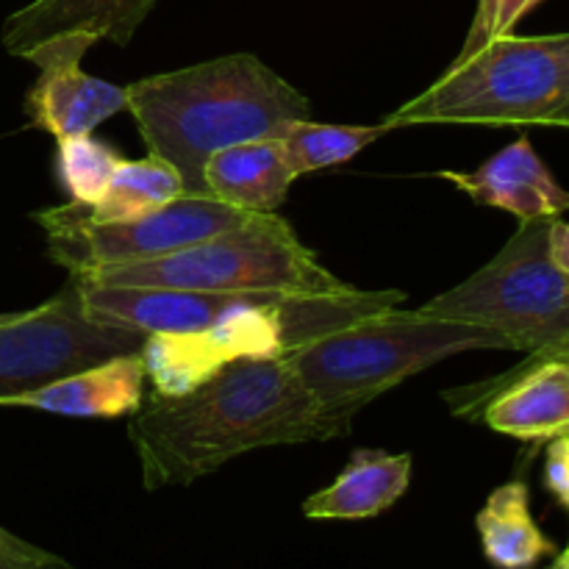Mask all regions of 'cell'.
<instances>
[{"label":"cell","mask_w":569,"mask_h":569,"mask_svg":"<svg viewBox=\"0 0 569 569\" xmlns=\"http://www.w3.org/2000/svg\"><path fill=\"white\" fill-rule=\"evenodd\" d=\"M128 439L144 489L189 487L237 456L278 445L328 442L331 428L287 356L222 367L181 395H144Z\"/></svg>","instance_id":"1"},{"label":"cell","mask_w":569,"mask_h":569,"mask_svg":"<svg viewBox=\"0 0 569 569\" xmlns=\"http://www.w3.org/2000/svg\"><path fill=\"white\" fill-rule=\"evenodd\" d=\"M148 153L170 161L187 194H203L209 156L253 139H278L287 126L311 120L303 92L253 53H228L126 87Z\"/></svg>","instance_id":"2"},{"label":"cell","mask_w":569,"mask_h":569,"mask_svg":"<svg viewBox=\"0 0 569 569\" xmlns=\"http://www.w3.org/2000/svg\"><path fill=\"white\" fill-rule=\"evenodd\" d=\"M467 350H500V342L470 322L433 320L398 306L311 339L289 350L287 361L339 439L367 403Z\"/></svg>","instance_id":"3"},{"label":"cell","mask_w":569,"mask_h":569,"mask_svg":"<svg viewBox=\"0 0 569 569\" xmlns=\"http://www.w3.org/2000/svg\"><path fill=\"white\" fill-rule=\"evenodd\" d=\"M403 292L383 289L345 295H248L203 331L150 333L142 345L148 381L159 395H181L222 367L244 359H276L365 317L398 309Z\"/></svg>","instance_id":"4"},{"label":"cell","mask_w":569,"mask_h":569,"mask_svg":"<svg viewBox=\"0 0 569 569\" xmlns=\"http://www.w3.org/2000/svg\"><path fill=\"white\" fill-rule=\"evenodd\" d=\"M389 128H569V31L492 39L426 92L383 117Z\"/></svg>","instance_id":"5"},{"label":"cell","mask_w":569,"mask_h":569,"mask_svg":"<svg viewBox=\"0 0 569 569\" xmlns=\"http://www.w3.org/2000/svg\"><path fill=\"white\" fill-rule=\"evenodd\" d=\"M553 220H522L495 259L467 281L417 306V315L483 328L498 339L500 350L569 353V276L550 259Z\"/></svg>","instance_id":"6"},{"label":"cell","mask_w":569,"mask_h":569,"mask_svg":"<svg viewBox=\"0 0 569 569\" xmlns=\"http://www.w3.org/2000/svg\"><path fill=\"white\" fill-rule=\"evenodd\" d=\"M76 281L100 287L259 295H345L356 289L322 267L292 226L278 214H256L244 226L161 259L106 267Z\"/></svg>","instance_id":"7"},{"label":"cell","mask_w":569,"mask_h":569,"mask_svg":"<svg viewBox=\"0 0 569 569\" xmlns=\"http://www.w3.org/2000/svg\"><path fill=\"white\" fill-rule=\"evenodd\" d=\"M256 214L203 194H181L144 217L120 222H87L70 206H53L33 214L48 237V256L70 278L92 276L106 267L139 264L170 256L194 242L244 226Z\"/></svg>","instance_id":"8"},{"label":"cell","mask_w":569,"mask_h":569,"mask_svg":"<svg viewBox=\"0 0 569 569\" xmlns=\"http://www.w3.org/2000/svg\"><path fill=\"white\" fill-rule=\"evenodd\" d=\"M144 339L139 331L92 320L70 278L56 298L26 311H6L0 320V400L120 353H137Z\"/></svg>","instance_id":"9"},{"label":"cell","mask_w":569,"mask_h":569,"mask_svg":"<svg viewBox=\"0 0 569 569\" xmlns=\"http://www.w3.org/2000/svg\"><path fill=\"white\" fill-rule=\"evenodd\" d=\"M445 398L456 415H478L492 431L522 442H550L569 433V359L528 356L509 376Z\"/></svg>","instance_id":"10"},{"label":"cell","mask_w":569,"mask_h":569,"mask_svg":"<svg viewBox=\"0 0 569 569\" xmlns=\"http://www.w3.org/2000/svg\"><path fill=\"white\" fill-rule=\"evenodd\" d=\"M92 44L81 33H67L26 56L39 70L26 94V114L33 128L56 139L87 137L117 111H126V87L81 70V59Z\"/></svg>","instance_id":"11"},{"label":"cell","mask_w":569,"mask_h":569,"mask_svg":"<svg viewBox=\"0 0 569 569\" xmlns=\"http://www.w3.org/2000/svg\"><path fill=\"white\" fill-rule=\"evenodd\" d=\"M439 176L470 194L478 206H492L517 220L561 217L569 211V189L556 181L550 167L539 159L531 139L520 137L470 172L442 170Z\"/></svg>","instance_id":"12"},{"label":"cell","mask_w":569,"mask_h":569,"mask_svg":"<svg viewBox=\"0 0 569 569\" xmlns=\"http://www.w3.org/2000/svg\"><path fill=\"white\" fill-rule=\"evenodd\" d=\"M159 0H31L3 22V48L26 59L56 37L81 33L126 48Z\"/></svg>","instance_id":"13"},{"label":"cell","mask_w":569,"mask_h":569,"mask_svg":"<svg viewBox=\"0 0 569 569\" xmlns=\"http://www.w3.org/2000/svg\"><path fill=\"white\" fill-rule=\"evenodd\" d=\"M144 372L142 353H120L87 370L70 372L64 378L31 389L26 395L0 400V406H20V409L48 411L59 417H78V420H120L131 417L144 400Z\"/></svg>","instance_id":"14"},{"label":"cell","mask_w":569,"mask_h":569,"mask_svg":"<svg viewBox=\"0 0 569 569\" xmlns=\"http://www.w3.org/2000/svg\"><path fill=\"white\" fill-rule=\"evenodd\" d=\"M411 483V456L387 450H353L333 483L306 498L309 520H370L392 509Z\"/></svg>","instance_id":"15"},{"label":"cell","mask_w":569,"mask_h":569,"mask_svg":"<svg viewBox=\"0 0 569 569\" xmlns=\"http://www.w3.org/2000/svg\"><path fill=\"white\" fill-rule=\"evenodd\" d=\"M206 192L250 214H276L289 198L295 176L278 139H253L209 156Z\"/></svg>","instance_id":"16"},{"label":"cell","mask_w":569,"mask_h":569,"mask_svg":"<svg viewBox=\"0 0 569 569\" xmlns=\"http://www.w3.org/2000/svg\"><path fill=\"white\" fill-rule=\"evenodd\" d=\"M483 556L498 569H531L545 556L556 553L531 515V495L522 481L495 489L476 517Z\"/></svg>","instance_id":"17"},{"label":"cell","mask_w":569,"mask_h":569,"mask_svg":"<svg viewBox=\"0 0 569 569\" xmlns=\"http://www.w3.org/2000/svg\"><path fill=\"white\" fill-rule=\"evenodd\" d=\"M181 194H187L181 172L161 156L148 153L144 159H122L98 203L67 206L87 222H120L150 214Z\"/></svg>","instance_id":"18"},{"label":"cell","mask_w":569,"mask_h":569,"mask_svg":"<svg viewBox=\"0 0 569 569\" xmlns=\"http://www.w3.org/2000/svg\"><path fill=\"white\" fill-rule=\"evenodd\" d=\"M389 131L392 128L383 120L378 126H331V122L300 120L287 126V131L278 137V144L292 176L300 178L356 159L361 150Z\"/></svg>","instance_id":"19"},{"label":"cell","mask_w":569,"mask_h":569,"mask_svg":"<svg viewBox=\"0 0 569 569\" xmlns=\"http://www.w3.org/2000/svg\"><path fill=\"white\" fill-rule=\"evenodd\" d=\"M56 172L64 192L70 194V203L92 206L109 187L111 176L120 167L122 156L111 144L98 142L92 133L87 137L56 139Z\"/></svg>","instance_id":"20"},{"label":"cell","mask_w":569,"mask_h":569,"mask_svg":"<svg viewBox=\"0 0 569 569\" xmlns=\"http://www.w3.org/2000/svg\"><path fill=\"white\" fill-rule=\"evenodd\" d=\"M0 569H72L61 556L0 526Z\"/></svg>","instance_id":"21"},{"label":"cell","mask_w":569,"mask_h":569,"mask_svg":"<svg viewBox=\"0 0 569 569\" xmlns=\"http://www.w3.org/2000/svg\"><path fill=\"white\" fill-rule=\"evenodd\" d=\"M545 487L569 509V433L550 439L548 459H545Z\"/></svg>","instance_id":"22"},{"label":"cell","mask_w":569,"mask_h":569,"mask_svg":"<svg viewBox=\"0 0 569 569\" xmlns=\"http://www.w3.org/2000/svg\"><path fill=\"white\" fill-rule=\"evenodd\" d=\"M500 3H503V0H478V9H476V17H472L470 33H467L465 48H461V53L456 56V61L470 59L472 53H478V50L487 48V44L492 42L495 26H498Z\"/></svg>","instance_id":"23"},{"label":"cell","mask_w":569,"mask_h":569,"mask_svg":"<svg viewBox=\"0 0 569 569\" xmlns=\"http://www.w3.org/2000/svg\"><path fill=\"white\" fill-rule=\"evenodd\" d=\"M537 3H542V0H503L498 11V26H495V39L511 33V28H515Z\"/></svg>","instance_id":"24"},{"label":"cell","mask_w":569,"mask_h":569,"mask_svg":"<svg viewBox=\"0 0 569 569\" xmlns=\"http://www.w3.org/2000/svg\"><path fill=\"white\" fill-rule=\"evenodd\" d=\"M548 248H550V259L556 261V267L569 276V222L561 220V217H556L553 226H550Z\"/></svg>","instance_id":"25"},{"label":"cell","mask_w":569,"mask_h":569,"mask_svg":"<svg viewBox=\"0 0 569 569\" xmlns=\"http://www.w3.org/2000/svg\"><path fill=\"white\" fill-rule=\"evenodd\" d=\"M548 569H565V556H559V559H556Z\"/></svg>","instance_id":"26"},{"label":"cell","mask_w":569,"mask_h":569,"mask_svg":"<svg viewBox=\"0 0 569 569\" xmlns=\"http://www.w3.org/2000/svg\"><path fill=\"white\" fill-rule=\"evenodd\" d=\"M561 556H565V569H569V548H567Z\"/></svg>","instance_id":"27"},{"label":"cell","mask_w":569,"mask_h":569,"mask_svg":"<svg viewBox=\"0 0 569 569\" xmlns=\"http://www.w3.org/2000/svg\"><path fill=\"white\" fill-rule=\"evenodd\" d=\"M561 356H567V359H569V353H561Z\"/></svg>","instance_id":"28"},{"label":"cell","mask_w":569,"mask_h":569,"mask_svg":"<svg viewBox=\"0 0 569 569\" xmlns=\"http://www.w3.org/2000/svg\"><path fill=\"white\" fill-rule=\"evenodd\" d=\"M3 317H6V315H0V320H3Z\"/></svg>","instance_id":"29"}]
</instances>
